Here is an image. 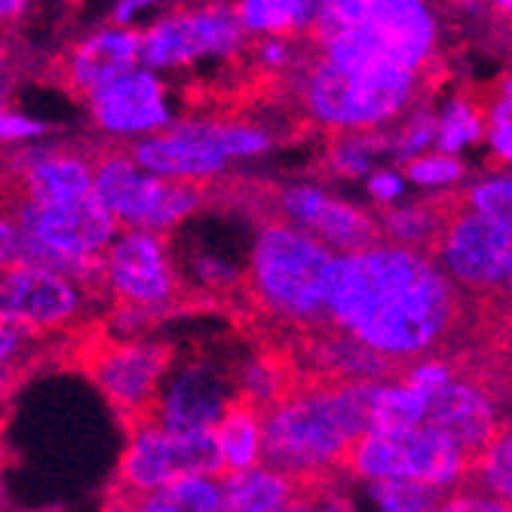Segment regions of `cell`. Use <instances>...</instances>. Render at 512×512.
I'll list each match as a JSON object with an SVG mask.
<instances>
[{"mask_svg":"<svg viewBox=\"0 0 512 512\" xmlns=\"http://www.w3.org/2000/svg\"><path fill=\"white\" fill-rule=\"evenodd\" d=\"M283 512H313V509H310V503H307V500H298V503H292V506H289V509H283Z\"/></svg>","mask_w":512,"mask_h":512,"instance_id":"bcb514c9","label":"cell"},{"mask_svg":"<svg viewBox=\"0 0 512 512\" xmlns=\"http://www.w3.org/2000/svg\"><path fill=\"white\" fill-rule=\"evenodd\" d=\"M368 491L378 503V512H436L445 497V491L408 482H375L368 485Z\"/></svg>","mask_w":512,"mask_h":512,"instance_id":"f546056e","label":"cell"},{"mask_svg":"<svg viewBox=\"0 0 512 512\" xmlns=\"http://www.w3.org/2000/svg\"><path fill=\"white\" fill-rule=\"evenodd\" d=\"M92 194L126 230L166 234L203 209L206 188L197 181H172L138 169L126 151H111L92 169Z\"/></svg>","mask_w":512,"mask_h":512,"instance_id":"8fae6325","label":"cell"},{"mask_svg":"<svg viewBox=\"0 0 512 512\" xmlns=\"http://www.w3.org/2000/svg\"><path fill=\"white\" fill-rule=\"evenodd\" d=\"M25 4H28V0H0V22L19 16Z\"/></svg>","mask_w":512,"mask_h":512,"instance_id":"ee69618b","label":"cell"},{"mask_svg":"<svg viewBox=\"0 0 512 512\" xmlns=\"http://www.w3.org/2000/svg\"><path fill=\"white\" fill-rule=\"evenodd\" d=\"M405 175L421 184V188H451V184H457L463 175H467V166H463L457 157H448V154H421L408 160L405 166Z\"/></svg>","mask_w":512,"mask_h":512,"instance_id":"836d02e7","label":"cell"},{"mask_svg":"<svg viewBox=\"0 0 512 512\" xmlns=\"http://www.w3.org/2000/svg\"><path fill=\"white\" fill-rule=\"evenodd\" d=\"M417 83H421V74L399 68L338 71L319 62L304 80V102L322 126L371 132L408 111Z\"/></svg>","mask_w":512,"mask_h":512,"instance_id":"30bf717a","label":"cell"},{"mask_svg":"<svg viewBox=\"0 0 512 512\" xmlns=\"http://www.w3.org/2000/svg\"><path fill=\"white\" fill-rule=\"evenodd\" d=\"M89 111L105 132L120 138H148L172 126V108L160 74L132 68L89 92Z\"/></svg>","mask_w":512,"mask_h":512,"instance_id":"e0dca14e","label":"cell"},{"mask_svg":"<svg viewBox=\"0 0 512 512\" xmlns=\"http://www.w3.org/2000/svg\"><path fill=\"white\" fill-rule=\"evenodd\" d=\"M335 264L338 255L332 249L292 224L279 218L261 224L237 292L243 316L252 319L261 341H279L329 325L325 307Z\"/></svg>","mask_w":512,"mask_h":512,"instance_id":"3957f363","label":"cell"},{"mask_svg":"<svg viewBox=\"0 0 512 512\" xmlns=\"http://www.w3.org/2000/svg\"><path fill=\"white\" fill-rule=\"evenodd\" d=\"M381 145H384V138H375V135H368V132L341 135L338 142L332 145L329 163L341 175H365L371 169V163H375Z\"/></svg>","mask_w":512,"mask_h":512,"instance_id":"d6a6232c","label":"cell"},{"mask_svg":"<svg viewBox=\"0 0 512 512\" xmlns=\"http://www.w3.org/2000/svg\"><path fill=\"white\" fill-rule=\"evenodd\" d=\"M22 240H19V227L13 221V212L0 206V270H7L19 264Z\"/></svg>","mask_w":512,"mask_h":512,"instance_id":"f35d334b","label":"cell"},{"mask_svg":"<svg viewBox=\"0 0 512 512\" xmlns=\"http://www.w3.org/2000/svg\"><path fill=\"white\" fill-rule=\"evenodd\" d=\"M313 488L258 463L252 470L221 476V512H283L298 500L310 503Z\"/></svg>","mask_w":512,"mask_h":512,"instance_id":"44dd1931","label":"cell"},{"mask_svg":"<svg viewBox=\"0 0 512 512\" xmlns=\"http://www.w3.org/2000/svg\"><path fill=\"white\" fill-rule=\"evenodd\" d=\"M316 7H319V0H240L234 13L243 31L283 37L289 31L310 28Z\"/></svg>","mask_w":512,"mask_h":512,"instance_id":"484cf974","label":"cell"},{"mask_svg":"<svg viewBox=\"0 0 512 512\" xmlns=\"http://www.w3.org/2000/svg\"><path fill=\"white\" fill-rule=\"evenodd\" d=\"M68 335H34L19 325L0 322V405H7V399L40 365L59 362V350Z\"/></svg>","mask_w":512,"mask_h":512,"instance_id":"d4e9b609","label":"cell"},{"mask_svg":"<svg viewBox=\"0 0 512 512\" xmlns=\"http://www.w3.org/2000/svg\"><path fill=\"white\" fill-rule=\"evenodd\" d=\"M212 436L218 445L224 476L258 467L264 445V408L255 399L237 393L212 427Z\"/></svg>","mask_w":512,"mask_h":512,"instance_id":"cb8c5ba5","label":"cell"},{"mask_svg":"<svg viewBox=\"0 0 512 512\" xmlns=\"http://www.w3.org/2000/svg\"><path fill=\"white\" fill-rule=\"evenodd\" d=\"M362 22H365V0H319L310 28L316 34V40L325 46V43L350 34Z\"/></svg>","mask_w":512,"mask_h":512,"instance_id":"4dcf8cb0","label":"cell"},{"mask_svg":"<svg viewBox=\"0 0 512 512\" xmlns=\"http://www.w3.org/2000/svg\"><path fill=\"white\" fill-rule=\"evenodd\" d=\"M102 512H221V479L191 476L154 491L111 485Z\"/></svg>","mask_w":512,"mask_h":512,"instance_id":"603a6c76","label":"cell"},{"mask_svg":"<svg viewBox=\"0 0 512 512\" xmlns=\"http://www.w3.org/2000/svg\"><path fill=\"white\" fill-rule=\"evenodd\" d=\"M485 138H488L491 151L503 163H509V157H512V96H509V83H503L500 99L485 114Z\"/></svg>","mask_w":512,"mask_h":512,"instance_id":"d590c367","label":"cell"},{"mask_svg":"<svg viewBox=\"0 0 512 512\" xmlns=\"http://www.w3.org/2000/svg\"><path fill=\"white\" fill-rule=\"evenodd\" d=\"M59 362L74 365L102 390L129 436L154 424L163 381L175 362V347L166 341L120 338L108 332L102 319H92L62 341Z\"/></svg>","mask_w":512,"mask_h":512,"instance_id":"277c9868","label":"cell"},{"mask_svg":"<svg viewBox=\"0 0 512 512\" xmlns=\"http://www.w3.org/2000/svg\"><path fill=\"white\" fill-rule=\"evenodd\" d=\"M13 221L22 240L19 264L56 270L83 289L108 298L102 283V258L120 234V224L96 194L53 203L19 197L13 206Z\"/></svg>","mask_w":512,"mask_h":512,"instance_id":"5b68a950","label":"cell"},{"mask_svg":"<svg viewBox=\"0 0 512 512\" xmlns=\"http://www.w3.org/2000/svg\"><path fill=\"white\" fill-rule=\"evenodd\" d=\"M436 512H509V503L488 497L482 491H473V488H457L442 497Z\"/></svg>","mask_w":512,"mask_h":512,"instance_id":"8d00e7d4","label":"cell"},{"mask_svg":"<svg viewBox=\"0 0 512 512\" xmlns=\"http://www.w3.org/2000/svg\"><path fill=\"white\" fill-rule=\"evenodd\" d=\"M433 142H436V117L430 111H417L393 138V154L408 163L414 157L427 154Z\"/></svg>","mask_w":512,"mask_h":512,"instance_id":"e575fe53","label":"cell"},{"mask_svg":"<svg viewBox=\"0 0 512 512\" xmlns=\"http://www.w3.org/2000/svg\"><path fill=\"white\" fill-rule=\"evenodd\" d=\"M258 59L267 68H286L292 62V43L286 37H267L258 46Z\"/></svg>","mask_w":512,"mask_h":512,"instance_id":"60d3db41","label":"cell"},{"mask_svg":"<svg viewBox=\"0 0 512 512\" xmlns=\"http://www.w3.org/2000/svg\"><path fill=\"white\" fill-rule=\"evenodd\" d=\"M460 206H463L460 194H445V197H433V200L414 203V206L384 209L378 215L381 237L390 246L411 249V252H421V255L433 258L436 243L442 240L448 221L454 218V212Z\"/></svg>","mask_w":512,"mask_h":512,"instance_id":"7402d4cb","label":"cell"},{"mask_svg":"<svg viewBox=\"0 0 512 512\" xmlns=\"http://www.w3.org/2000/svg\"><path fill=\"white\" fill-rule=\"evenodd\" d=\"M436 46V19L414 0H365V22L322 46V62L338 71L399 68L421 74Z\"/></svg>","mask_w":512,"mask_h":512,"instance_id":"52a82bcc","label":"cell"},{"mask_svg":"<svg viewBox=\"0 0 512 512\" xmlns=\"http://www.w3.org/2000/svg\"><path fill=\"white\" fill-rule=\"evenodd\" d=\"M378 384L316 381L295 371L292 387L264 408L261 460L301 485L344 476L347 448L368 430Z\"/></svg>","mask_w":512,"mask_h":512,"instance_id":"7a4b0ae2","label":"cell"},{"mask_svg":"<svg viewBox=\"0 0 512 512\" xmlns=\"http://www.w3.org/2000/svg\"><path fill=\"white\" fill-rule=\"evenodd\" d=\"M485 135V114L470 99H448L442 114L436 117V142L433 148L439 154L457 157L463 148L476 145Z\"/></svg>","mask_w":512,"mask_h":512,"instance_id":"83f0119b","label":"cell"},{"mask_svg":"<svg viewBox=\"0 0 512 512\" xmlns=\"http://www.w3.org/2000/svg\"><path fill=\"white\" fill-rule=\"evenodd\" d=\"M92 169L96 160H89L74 151H22L10 163V175L25 200H71L92 194Z\"/></svg>","mask_w":512,"mask_h":512,"instance_id":"d6986e66","label":"cell"},{"mask_svg":"<svg viewBox=\"0 0 512 512\" xmlns=\"http://www.w3.org/2000/svg\"><path fill=\"white\" fill-rule=\"evenodd\" d=\"M138 68V31L132 28H105L83 40L68 65L71 83L80 92H96L114 77Z\"/></svg>","mask_w":512,"mask_h":512,"instance_id":"ffe728a7","label":"cell"},{"mask_svg":"<svg viewBox=\"0 0 512 512\" xmlns=\"http://www.w3.org/2000/svg\"><path fill=\"white\" fill-rule=\"evenodd\" d=\"M243 25L234 7H203L194 13H175L138 34V65L148 71L184 68L200 59H224L243 46Z\"/></svg>","mask_w":512,"mask_h":512,"instance_id":"9a60e30c","label":"cell"},{"mask_svg":"<svg viewBox=\"0 0 512 512\" xmlns=\"http://www.w3.org/2000/svg\"><path fill=\"white\" fill-rule=\"evenodd\" d=\"M414 4H424V0H414Z\"/></svg>","mask_w":512,"mask_h":512,"instance_id":"c3c4849f","label":"cell"},{"mask_svg":"<svg viewBox=\"0 0 512 512\" xmlns=\"http://www.w3.org/2000/svg\"><path fill=\"white\" fill-rule=\"evenodd\" d=\"M43 132H46L43 120H34L28 114H19V111H10V108L0 105V142H4V145L31 142V138H37Z\"/></svg>","mask_w":512,"mask_h":512,"instance_id":"74e56055","label":"cell"},{"mask_svg":"<svg viewBox=\"0 0 512 512\" xmlns=\"http://www.w3.org/2000/svg\"><path fill=\"white\" fill-rule=\"evenodd\" d=\"M105 295L120 310H135L148 319L184 307H206V295L181 279L166 234L120 230L102 258Z\"/></svg>","mask_w":512,"mask_h":512,"instance_id":"ba28073f","label":"cell"},{"mask_svg":"<svg viewBox=\"0 0 512 512\" xmlns=\"http://www.w3.org/2000/svg\"><path fill=\"white\" fill-rule=\"evenodd\" d=\"M424 417H427V396L405 387L402 381H384L378 384L375 399H371L368 430L405 433L424 427Z\"/></svg>","mask_w":512,"mask_h":512,"instance_id":"4316f807","label":"cell"},{"mask_svg":"<svg viewBox=\"0 0 512 512\" xmlns=\"http://www.w3.org/2000/svg\"><path fill=\"white\" fill-rule=\"evenodd\" d=\"M491 4L500 7V10H509V7H512V0H491Z\"/></svg>","mask_w":512,"mask_h":512,"instance_id":"7dc6e473","label":"cell"},{"mask_svg":"<svg viewBox=\"0 0 512 512\" xmlns=\"http://www.w3.org/2000/svg\"><path fill=\"white\" fill-rule=\"evenodd\" d=\"M368 191H371V197H375L378 203L393 206V203H399V197L405 194V178H402L399 172L381 169V172H375V175L368 178Z\"/></svg>","mask_w":512,"mask_h":512,"instance_id":"ab89813d","label":"cell"},{"mask_svg":"<svg viewBox=\"0 0 512 512\" xmlns=\"http://www.w3.org/2000/svg\"><path fill=\"white\" fill-rule=\"evenodd\" d=\"M7 405H0V491H4V473H7Z\"/></svg>","mask_w":512,"mask_h":512,"instance_id":"7bdbcfd3","label":"cell"},{"mask_svg":"<svg viewBox=\"0 0 512 512\" xmlns=\"http://www.w3.org/2000/svg\"><path fill=\"white\" fill-rule=\"evenodd\" d=\"M234 396L237 393L227 390V381L218 378V371L209 362H188L160 390L154 424L169 433L212 430Z\"/></svg>","mask_w":512,"mask_h":512,"instance_id":"ac0fdd59","label":"cell"},{"mask_svg":"<svg viewBox=\"0 0 512 512\" xmlns=\"http://www.w3.org/2000/svg\"><path fill=\"white\" fill-rule=\"evenodd\" d=\"M463 200V209H470L482 218H491V221H506L509 224V206H512V181L509 175H491V178H482L476 181L470 191L460 194Z\"/></svg>","mask_w":512,"mask_h":512,"instance_id":"1f68e13d","label":"cell"},{"mask_svg":"<svg viewBox=\"0 0 512 512\" xmlns=\"http://www.w3.org/2000/svg\"><path fill=\"white\" fill-rule=\"evenodd\" d=\"M157 4H160V0H120V4L114 7V22H117V28H129V22H135L145 10H151V7H157Z\"/></svg>","mask_w":512,"mask_h":512,"instance_id":"b9f144b4","label":"cell"},{"mask_svg":"<svg viewBox=\"0 0 512 512\" xmlns=\"http://www.w3.org/2000/svg\"><path fill=\"white\" fill-rule=\"evenodd\" d=\"M473 457L448 436L417 427L405 433L365 430L341 463V473L359 482H408L436 491H457L467 485Z\"/></svg>","mask_w":512,"mask_h":512,"instance_id":"8992f818","label":"cell"},{"mask_svg":"<svg viewBox=\"0 0 512 512\" xmlns=\"http://www.w3.org/2000/svg\"><path fill=\"white\" fill-rule=\"evenodd\" d=\"M96 298L102 295L46 267L13 264L0 270V322L34 335H68L92 322L86 304Z\"/></svg>","mask_w":512,"mask_h":512,"instance_id":"4fadbf2b","label":"cell"},{"mask_svg":"<svg viewBox=\"0 0 512 512\" xmlns=\"http://www.w3.org/2000/svg\"><path fill=\"white\" fill-rule=\"evenodd\" d=\"M279 212L286 215L279 221L292 224L295 230L313 237L335 255H350L384 243L375 215H368L338 197L322 194L319 188H307V184L286 188L283 197H279Z\"/></svg>","mask_w":512,"mask_h":512,"instance_id":"2e32d148","label":"cell"},{"mask_svg":"<svg viewBox=\"0 0 512 512\" xmlns=\"http://www.w3.org/2000/svg\"><path fill=\"white\" fill-rule=\"evenodd\" d=\"M509 451H512V439H509V424H506V427L497 430V436L473 460L470 479H467V485H463V488H473V491H482L488 497H497V500L509 503V491H512Z\"/></svg>","mask_w":512,"mask_h":512,"instance_id":"f1b7e54d","label":"cell"},{"mask_svg":"<svg viewBox=\"0 0 512 512\" xmlns=\"http://www.w3.org/2000/svg\"><path fill=\"white\" fill-rule=\"evenodd\" d=\"M7 86H10V80H7L4 68H0V105H4V99H7Z\"/></svg>","mask_w":512,"mask_h":512,"instance_id":"f6af8a7d","label":"cell"},{"mask_svg":"<svg viewBox=\"0 0 512 512\" xmlns=\"http://www.w3.org/2000/svg\"><path fill=\"white\" fill-rule=\"evenodd\" d=\"M433 261L460 292L482 304L509 307L512 246L506 221H491L460 206L433 249Z\"/></svg>","mask_w":512,"mask_h":512,"instance_id":"7c38bea8","label":"cell"},{"mask_svg":"<svg viewBox=\"0 0 512 512\" xmlns=\"http://www.w3.org/2000/svg\"><path fill=\"white\" fill-rule=\"evenodd\" d=\"M325 319L393 378L427 356L509 347V307L470 298L433 258L390 243L338 255Z\"/></svg>","mask_w":512,"mask_h":512,"instance_id":"6da1fadb","label":"cell"},{"mask_svg":"<svg viewBox=\"0 0 512 512\" xmlns=\"http://www.w3.org/2000/svg\"><path fill=\"white\" fill-rule=\"evenodd\" d=\"M191 476H224L212 430L169 433L157 424H148L129 433L126 451L120 457V467L111 485L123 491H154Z\"/></svg>","mask_w":512,"mask_h":512,"instance_id":"5bb4252c","label":"cell"},{"mask_svg":"<svg viewBox=\"0 0 512 512\" xmlns=\"http://www.w3.org/2000/svg\"><path fill=\"white\" fill-rule=\"evenodd\" d=\"M273 145V138L255 123H215V120H184L169 129L138 138L129 157L138 169L172 181L215 178L230 160L258 157Z\"/></svg>","mask_w":512,"mask_h":512,"instance_id":"9c48e42d","label":"cell"}]
</instances>
